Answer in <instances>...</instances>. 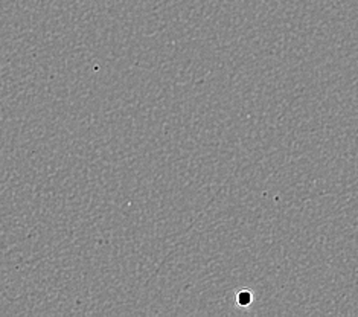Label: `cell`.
<instances>
[{
    "mask_svg": "<svg viewBox=\"0 0 358 317\" xmlns=\"http://www.w3.org/2000/svg\"><path fill=\"white\" fill-rule=\"evenodd\" d=\"M252 301H253V296H252L250 291H247V290L240 291V293H238V296H236V302L240 307H249L252 304Z\"/></svg>",
    "mask_w": 358,
    "mask_h": 317,
    "instance_id": "1",
    "label": "cell"
}]
</instances>
